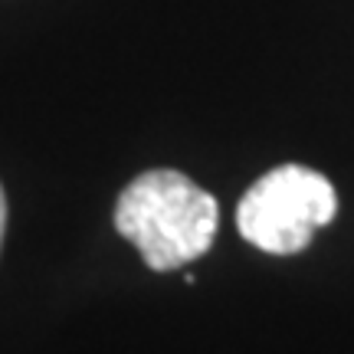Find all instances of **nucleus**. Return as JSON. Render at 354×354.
Instances as JSON below:
<instances>
[{
	"instance_id": "obj_1",
	"label": "nucleus",
	"mask_w": 354,
	"mask_h": 354,
	"mask_svg": "<svg viewBox=\"0 0 354 354\" xmlns=\"http://www.w3.org/2000/svg\"><path fill=\"white\" fill-rule=\"evenodd\" d=\"M216 201L180 171H145L115 203V230L154 272L201 259L216 236Z\"/></svg>"
},
{
	"instance_id": "obj_2",
	"label": "nucleus",
	"mask_w": 354,
	"mask_h": 354,
	"mask_svg": "<svg viewBox=\"0 0 354 354\" xmlns=\"http://www.w3.org/2000/svg\"><path fill=\"white\" fill-rule=\"evenodd\" d=\"M338 214V194L325 174L302 165H282L256 180L236 207V227L246 243L272 256L302 253L315 230Z\"/></svg>"
},
{
	"instance_id": "obj_3",
	"label": "nucleus",
	"mask_w": 354,
	"mask_h": 354,
	"mask_svg": "<svg viewBox=\"0 0 354 354\" xmlns=\"http://www.w3.org/2000/svg\"><path fill=\"white\" fill-rule=\"evenodd\" d=\"M3 227H7V197H3V187H0V240H3Z\"/></svg>"
}]
</instances>
